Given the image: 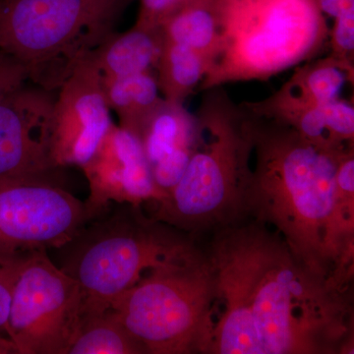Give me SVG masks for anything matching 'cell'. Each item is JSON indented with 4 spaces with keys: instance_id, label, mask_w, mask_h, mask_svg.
<instances>
[{
    "instance_id": "obj_1",
    "label": "cell",
    "mask_w": 354,
    "mask_h": 354,
    "mask_svg": "<svg viewBox=\"0 0 354 354\" xmlns=\"http://www.w3.org/2000/svg\"><path fill=\"white\" fill-rule=\"evenodd\" d=\"M206 255L214 301L205 353L353 351L349 281L308 264L269 225L241 218L218 228Z\"/></svg>"
},
{
    "instance_id": "obj_2",
    "label": "cell",
    "mask_w": 354,
    "mask_h": 354,
    "mask_svg": "<svg viewBox=\"0 0 354 354\" xmlns=\"http://www.w3.org/2000/svg\"><path fill=\"white\" fill-rule=\"evenodd\" d=\"M252 114L245 216L272 225L308 264L351 281L354 197L337 187V171L354 146H320L281 121Z\"/></svg>"
},
{
    "instance_id": "obj_3",
    "label": "cell",
    "mask_w": 354,
    "mask_h": 354,
    "mask_svg": "<svg viewBox=\"0 0 354 354\" xmlns=\"http://www.w3.org/2000/svg\"><path fill=\"white\" fill-rule=\"evenodd\" d=\"M197 143L180 180L152 216L178 230L220 228L245 216L253 114L223 86L203 91Z\"/></svg>"
},
{
    "instance_id": "obj_4",
    "label": "cell",
    "mask_w": 354,
    "mask_h": 354,
    "mask_svg": "<svg viewBox=\"0 0 354 354\" xmlns=\"http://www.w3.org/2000/svg\"><path fill=\"white\" fill-rule=\"evenodd\" d=\"M218 44L199 91L267 81L316 58L330 28L317 0H215Z\"/></svg>"
},
{
    "instance_id": "obj_5",
    "label": "cell",
    "mask_w": 354,
    "mask_h": 354,
    "mask_svg": "<svg viewBox=\"0 0 354 354\" xmlns=\"http://www.w3.org/2000/svg\"><path fill=\"white\" fill-rule=\"evenodd\" d=\"M134 0H0V50L28 80L57 91L115 32Z\"/></svg>"
},
{
    "instance_id": "obj_6",
    "label": "cell",
    "mask_w": 354,
    "mask_h": 354,
    "mask_svg": "<svg viewBox=\"0 0 354 354\" xmlns=\"http://www.w3.org/2000/svg\"><path fill=\"white\" fill-rule=\"evenodd\" d=\"M121 206L91 221L65 245L71 249L62 269L82 288L83 314L109 309L147 271L194 245L177 228L147 218L141 207Z\"/></svg>"
},
{
    "instance_id": "obj_7",
    "label": "cell",
    "mask_w": 354,
    "mask_h": 354,
    "mask_svg": "<svg viewBox=\"0 0 354 354\" xmlns=\"http://www.w3.org/2000/svg\"><path fill=\"white\" fill-rule=\"evenodd\" d=\"M213 301L208 257L193 245L147 271L109 307L146 353H205Z\"/></svg>"
},
{
    "instance_id": "obj_8",
    "label": "cell",
    "mask_w": 354,
    "mask_h": 354,
    "mask_svg": "<svg viewBox=\"0 0 354 354\" xmlns=\"http://www.w3.org/2000/svg\"><path fill=\"white\" fill-rule=\"evenodd\" d=\"M84 293L46 250L21 266L9 309L7 335L19 354H67L83 315Z\"/></svg>"
},
{
    "instance_id": "obj_9",
    "label": "cell",
    "mask_w": 354,
    "mask_h": 354,
    "mask_svg": "<svg viewBox=\"0 0 354 354\" xmlns=\"http://www.w3.org/2000/svg\"><path fill=\"white\" fill-rule=\"evenodd\" d=\"M90 223L85 203L55 184L0 185V250L62 248Z\"/></svg>"
},
{
    "instance_id": "obj_10",
    "label": "cell",
    "mask_w": 354,
    "mask_h": 354,
    "mask_svg": "<svg viewBox=\"0 0 354 354\" xmlns=\"http://www.w3.org/2000/svg\"><path fill=\"white\" fill-rule=\"evenodd\" d=\"M55 97V91L24 83L0 99V185H58L60 169L48 150Z\"/></svg>"
},
{
    "instance_id": "obj_11",
    "label": "cell",
    "mask_w": 354,
    "mask_h": 354,
    "mask_svg": "<svg viewBox=\"0 0 354 354\" xmlns=\"http://www.w3.org/2000/svg\"><path fill=\"white\" fill-rule=\"evenodd\" d=\"M57 92L48 133V153L58 169L81 167L113 123L101 73L87 57Z\"/></svg>"
},
{
    "instance_id": "obj_12",
    "label": "cell",
    "mask_w": 354,
    "mask_h": 354,
    "mask_svg": "<svg viewBox=\"0 0 354 354\" xmlns=\"http://www.w3.org/2000/svg\"><path fill=\"white\" fill-rule=\"evenodd\" d=\"M81 169L90 188L84 202L90 221L108 213L113 202L134 207L151 202L157 206L167 196L153 180L138 138L113 122Z\"/></svg>"
},
{
    "instance_id": "obj_13",
    "label": "cell",
    "mask_w": 354,
    "mask_h": 354,
    "mask_svg": "<svg viewBox=\"0 0 354 354\" xmlns=\"http://www.w3.org/2000/svg\"><path fill=\"white\" fill-rule=\"evenodd\" d=\"M354 64L328 55L313 58L297 67L281 88L263 101L242 102L258 115L270 116L281 111L311 108L341 99L346 84H353Z\"/></svg>"
},
{
    "instance_id": "obj_14",
    "label": "cell",
    "mask_w": 354,
    "mask_h": 354,
    "mask_svg": "<svg viewBox=\"0 0 354 354\" xmlns=\"http://www.w3.org/2000/svg\"><path fill=\"white\" fill-rule=\"evenodd\" d=\"M164 36L158 27L135 24L124 32H114L88 55L102 78L155 71Z\"/></svg>"
},
{
    "instance_id": "obj_15",
    "label": "cell",
    "mask_w": 354,
    "mask_h": 354,
    "mask_svg": "<svg viewBox=\"0 0 354 354\" xmlns=\"http://www.w3.org/2000/svg\"><path fill=\"white\" fill-rule=\"evenodd\" d=\"M197 121L184 104L162 97L134 133L151 169L177 153H193L197 143Z\"/></svg>"
},
{
    "instance_id": "obj_16",
    "label": "cell",
    "mask_w": 354,
    "mask_h": 354,
    "mask_svg": "<svg viewBox=\"0 0 354 354\" xmlns=\"http://www.w3.org/2000/svg\"><path fill=\"white\" fill-rule=\"evenodd\" d=\"M267 118L290 125L305 139L320 146L332 149L354 146L353 101L337 99L311 108L281 111Z\"/></svg>"
},
{
    "instance_id": "obj_17",
    "label": "cell",
    "mask_w": 354,
    "mask_h": 354,
    "mask_svg": "<svg viewBox=\"0 0 354 354\" xmlns=\"http://www.w3.org/2000/svg\"><path fill=\"white\" fill-rule=\"evenodd\" d=\"M102 90L111 111L120 118V127L134 134L160 97L155 71L102 78Z\"/></svg>"
},
{
    "instance_id": "obj_18",
    "label": "cell",
    "mask_w": 354,
    "mask_h": 354,
    "mask_svg": "<svg viewBox=\"0 0 354 354\" xmlns=\"http://www.w3.org/2000/svg\"><path fill=\"white\" fill-rule=\"evenodd\" d=\"M209 59L198 51L164 39L155 72L167 101L184 104L206 75Z\"/></svg>"
},
{
    "instance_id": "obj_19",
    "label": "cell",
    "mask_w": 354,
    "mask_h": 354,
    "mask_svg": "<svg viewBox=\"0 0 354 354\" xmlns=\"http://www.w3.org/2000/svg\"><path fill=\"white\" fill-rule=\"evenodd\" d=\"M165 39L183 44L209 57L218 44L215 0H190L158 25Z\"/></svg>"
},
{
    "instance_id": "obj_20",
    "label": "cell",
    "mask_w": 354,
    "mask_h": 354,
    "mask_svg": "<svg viewBox=\"0 0 354 354\" xmlns=\"http://www.w3.org/2000/svg\"><path fill=\"white\" fill-rule=\"evenodd\" d=\"M145 354L113 309L83 314L67 354Z\"/></svg>"
},
{
    "instance_id": "obj_21",
    "label": "cell",
    "mask_w": 354,
    "mask_h": 354,
    "mask_svg": "<svg viewBox=\"0 0 354 354\" xmlns=\"http://www.w3.org/2000/svg\"><path fill=\"white\" fill-rule=\"evenodd\" d=\"M29 252L0 250V337H7L9 309L21 266Z\"/></svg>"
},
{
    "instance_id": "obj_22",
    "label": "cell",
    "mask_w": 354,
    "mask_h": 354,
    "mask_svg": "<svg viewBox=\"0 0 354 354\" xmlns=\"http://www.w3.org/2000/svg\"><path fill=\"white\" fill-rule=\"evenodd\" d=\"M330 29L329 55L354 64V14L334 19Z\"/></svg>"
},
{
    "instance_id": "obj_23",
    "label": "cell",
    "mask_w": 354,
    "mask_h": 354,
    "mask_svg": "<svg viewBox=\"0 0 354 354\" xmlns=\"http://www.w3.org/2000/svg\"><path fill=\"white\" fill-rule=\"evenodd\" d=\"M140 10L136 24L158 27L162 20L179 6L190 0H139Z\"/></svg>"
},
{
    "instance_id": "obj_24",
    "label": "cell",
    "mask_w": 354,
    "mask_h": 354,
    "mask_svg": "<svg viewBox=\"0 0 354 354\" xmlns=\"http://www.w3.org/2000/svg\"><path fill=\"white\" fill-rule=\"evenodd\" d=\"M27 81L25 67L15 58L0 50V99Z\"/></svg>"
},
{
    "instance_id": "obj_25",
    "label": "cell",
    "mask_w": 354,
    "mask_h": 354,
    "mask_svg": "<svg viewBox=\"0 0 354 354\" xmlns=\"http://www.w3.org/2000/svg\"><path fill=\"white\" fill-rule=\"evenodd\" d=\"M324 15L335 18L354 14V0H317Z\"/></svg>"
},
{
    "instance_id": "obj_26",
    "label": "cell",
    "mask_w": 354,
    "mask_h": 354,
    "mask_svg": "<svg viewBox=\"0 0 354 354\" xmlns=\"http://www.w3.org/2000/svg\"><path fill=\"white\" fill-rule=\"evenodd\" d=\"M0 354H19V351L9 337H0Z\"/></svg>"
}]
</instances>
